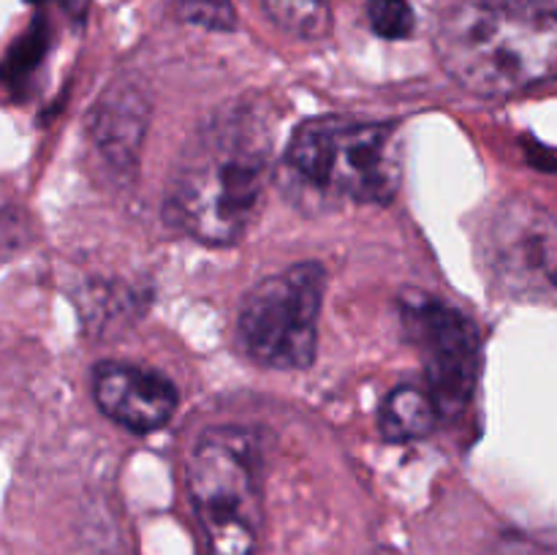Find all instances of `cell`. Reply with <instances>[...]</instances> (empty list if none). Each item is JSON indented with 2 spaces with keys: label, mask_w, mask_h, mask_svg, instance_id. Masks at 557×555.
I'll list each match as a JSON object with an SVG mask.
<instances>
[{
  "label": "cell",
  "mask_w": 557,
  "mask_h": 555,
  "mask_svg": "<svg viewBox=\"0 0 557 555\" xmlns=\"http://www.w3.org/2000/svg\"><path fill=\"white\" fill-rule=\"evenodd\" d=\"M272 109L228 101L196 128L166 185V221L205 245H234L259 218L275 166Z\"/></svg>",
  "instance_id": "6da1fadb"
},
{
  "label": "cell",
  "mask_w": 557,
  "mask_h": 555,
  "mask_svg": "<svg viewBox=\"0 0 557 555\" xmlns=\"http://www.w3.org/2000/svg\"><path fill=\"white\" fill-rule=\"evenodd\" d=\"M435 52L446 74L482 98H509L557 76L553 0H441Z\"/></svg>",
  "instance_id": "7a4b0ae2"
},
{
  "label": "cell",
  "mask_w": 557,
  "mask_h": 555,
  "mask_svg": "<svg viewBox=\"0 0 557 555\" xmlns=\"http://www.w3.org/2000/svg\"><path fill=\"white\" fill-rule=\"evenodd\" d=\"M294 183L354 205H389L403 180V141L392 123L315 118L299 125L283 152Z\"/></svg>",
  "instance_id": "3957f363"
},
{
  "label": "cell",
  "mask_w": 557,
  "mask_h": 555,
  "mask_svg": "<svg viewBox=\"0 0 557 555\" xmlns=\"http://www.w3.org/2000/svg\"><path fill=\"white\" fill-rule=\"evenodd\" d=\"M259 444L243 428H212L188 455V495L207 555H256L261 536Z\"/></svg>",
  "instance_id": "277c9868"
},
{
  "label": "cell",
  "mask_w": 557,
  "mask_h": 555,
  "mask_svg": "<svg viewBox=\"0 0 557 555\" xmlns=\"http://www.w3.org/2000/svg\"><path fill=\"white\" fill-rule=\"evenodd\" d=\"M324 283V267L302 261L250 288L234 324L239 351L264 368H310L319 351Z\"/></svg>",
  "instance_id": "5b68a950"
},
{
  "label": "cell",
  "mask_w": 557,
  "mask_h": 555,
  "mask_svg": "<svg viewBox=\"0 0 557 555\" xmlns=\"http://www.w3.org/2000/svg\"><path fill=\"white\" fill-rule=\"evenodd\" d=\"M484 264L500 294L557 305V218L525 199L495 210L482 239Z\"/></svg>",
  "instance_id": "8992f818"
},
{
  "label": "cell",
  "mask_w": 557,
  "mask_h": 555,
  "mask_svg": "<svg viewBox=\"0 0 557 555\" xmlns=\"http://www.w3.org/2000/svg\"><path fill=\"white\" fill-rule=\"evenodd\" d=\"M400 321L419 348L433 384L430 395L441 411H460L473 395L479 375V335L468 316L424 292H406Z\"/></svg>",
  "instance_id": "52a82bcc"
},
{
  "label": "cell",
  "mask_w": 557,
  "mask_h": 555,
  "mask_svg": "<svg viewBox=\"0 0 557 555\" xmlns=\"http://www.w3.org/2000/svg\"><path fill=\"white\" fill-rule=\"evenodd\" d=\"M98 408L134 433H152L174 417L177 390L166 375L139 365L103 362L92 375Z\"/></svg>",
  "instance_id": "ba28073f"
},
{
  "label": "cell",
  "mask_w": 557,
  "mask_h": 555,
  "mask_svg": "<svg viewBox=\"0 0 557 555\" xmlns=\"http://www.w3.org/2000/svg\"><path fill=\"white\" fill-rule=\"evenodd\" d=\"M145 128L147 98L134 85H114L92 112L90 136L103 161L123 174L136 166Z\"/></svg>",
  "instance_id": "9c48e42d"
},
{
  "label": "cell",
  "mask_w": 557,
  "mask_h": 555,
  "mask_svg": "<svg viewBox=\"0 0 557 555\" xmlns=\"http://www.w3.org/2000/svg\"><path fill=\"white\" fill-rule=\"evenodd\" d=\"M441 408L428 390L397 386L386 395L379 411V428L386 441H413L433 433Z\"/></svg>",
  "instance_id": "30bf717a"
},
{
  "label": "cell",
  "mask_w": 557,
  "mask_h": 555,
  "mask_svg": "<svg viewBox=\"0 0 557 555\" xmlns=\"http://www.w3.org/2000/svg\"><path fill=\"white\" fill-rule=\"evenodd\" d=\"M277 27L305 41H319L330 33V9L326 0H261Z\"/></svg>",
  "instance_id": "8fae6325"
},
{
  "label": "cell",
  "mask_w": 557,
  "mask_h": 555,
  "mask_svg": "<svg viewBox=\"0 0 557 555\" xmlns=\"http://www.w3.org/2000/svg\"><path fill=\"white\" fill-rule=\"evenodd\" d=\"M49 47V27L44 20H33V25L22 33L14 41V47L9 49V54L3 58L0 65V79L3 85H25L30 79L33 71L38 69V63L44 60Z\"/></svg>",
  "instance_id": "7c38bea8"
},
{
  "label": "cell",
  "mask_w": 557,
  "mask_h": 555,
  "mask_svg": "<svg viewBox=\"0 0 557 555\" xmlns=\"http://www.w3.org/2000/svg\"><path fill=\"white\" fill-rule=\"evenodd\" d=\"M174 14L177 20L205 30L228 33L237 27V11L232 0H174Z\"/></svg>",
  "instance_id": "4fadbf2b"
},
{
  "label": "cell",
  "mask_w": 557,
  "mask_h": 555,
  "mask_svg": "<svg viewBox=\"0 0 557 555\" xmlns=\"http://www.w3.org/2000/svg\"><path fill=\"white\" fill-rule=\"evenodd\" d=\"M368 20L370 27L381 38H389V41L408 38L413 33V25H417L408 0H368Z\"/></svg>",
  "instance_id": "5bb4252c"
},
{
  "label": "cell",
  "mask_w": 557,
  "mask_h": 555,
  "mask_svg": "<svg viewBox=\"0 0 557 555\" xmlns=\"http://www.w3.org/2000/svg\"><path fill=\"white\" fill-rule=\"evenodd\" d=\"M65 11H69L74 20H79V16H85V9H87V0H63Z\"/></svg>",
  "instance_id": "9a60e30c"
},
{
  "label": "cell",
  "mask_w": 557,
  "mask_h": 555,
  "mask_svg": "<svg viewBox=\"0 0 557 555\" xmlns=\"http://www.w3.org/2000/svg\"><path fill=\"white\" fill-rule=\"evenodd\" d=\"M27 3H44V0H27Z\"/></svg>",
  "instance_id": "2e32d148"
}]
</instances>
